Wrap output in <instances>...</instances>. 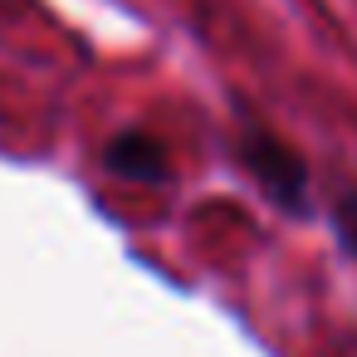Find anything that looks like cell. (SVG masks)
<instances>
[{"mask_svg":"<svg viewBox=\"0 0 357 357\" xmlns=\"http://www.w3.org/2000/svg\"><path fill=\"white\" fill-rule=\"evenodd\" d=\"M235 157H240V167L259 181V191H264L274 206H284V211H294V215L308 211V196H313L308 162H303L284 137H274V132L245 123L240 137H235Z\"/></svg>","mask_w":357,"mask_h":357,"instance_id":"6da1fadb","label":"cell"},{"mask_svg":"<svg viewBox=\"0 0 357 357\" xmlns=\"http://www.w3.org/2000/svg\"><path fill=\"white\" fill-rule=\"evenodd\" d=\"M103 167L123 181H142V186H162L172 176V157L162 147V137L142 132V128H128L118 132L108 147H103Z\"/></svg>","mask_w":357,"mask_h":357,"instance_id":"7a4b0ae2","label":"cell"},{"mask_svg":"<svg viewBox=\"0 0 357 357\" xmlns=\"http://www.w3.org/2000/svg\"><path fill=\"white\" fill-rule=\"evenodd\" d=\"M333 235H337V245L357 259V186L333 201Z\"/></svg>","mask_w":357,"mask_h":357,"instance_id":"3957f363","label":"cell"}]
</instances>
